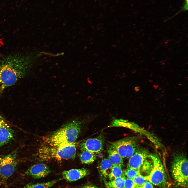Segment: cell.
Listing matches in <instances>:
<instances>
[{"label":"cell","mask_w":188,"mask_h":188,"mask_svg":"<svg viewBox=\"0 0 188 188\" xmlns=\"http://www.w3.org/2000/svg\"><path fill=\"white\" fill-rule=\"evenodd\" d=\"M29 56L11 55L0 63V95L7 88L15 84L27 74L31 66Z\"/></svg>","instance_id":"1"},{"label":"cell","mask_w":188,"mask_h":188,"mask_svg":"<svg viewBox=\"0 0 188 188\" xmlns=\"http://www.w3.org/2000/svg\"><path fill=\"white\" fill-rule=\"evenodd\" d=\"M82 125V121L77 119L66 123L44 137L45 145L57 147L75 143L81 132Z\"/></svg>","instance_id":"2"},{"label":"cell","mask_w":188,"mask_h":188,"mask_svg":"<svg viewBox=\"0 0 188 188\" xmlns=\"http://www.w3.org/2000/svg\"><path fill=\"white\" fill-rule=\"evenodd\" d=\"M75 143L61 146H52L45 145L39 149L37 155L40 159L47 161L53 159L58 160L72 159L75 157Z\"/></svg>","instance_id":"3"},{"label":"cell","mask_w":188,"mask_h":188,"mask_svg":"<svg viewBox=\"0 0 188 188\" xmlns=\"http://www.w3.org/2000/svg\"><path fill=\"white\" fill-rule=\"evenodd\" d=\"M188 165L187 158L181 154H176L173 156L171 164V171L175 183L184 188L188 186Z\"/></svg>","instance_id":"4"},{"label":"cell","mask_w":188,"mask_h":188,"mask_svg":"<svg viewBox=\"0 0 188 188\" xmlns=\"http://www.w3.org/2000/svg\"><path fill=\"white\" fill-rule=\"evenodd\" d=\"M152 161L153 166L148 175L145 176L147 180L152 184L161 188H166L168 184L167 175L158 156L156 154H149Z\"/></svg>","instance_id":"5"},{"label":"cell","mask_w":188,"mask_h":188,"mask_svg":"<svg viewBox=\"0 0 188 188\" xmlns=\"http://www.w3.org/2000/svg\"><path fill=\"white\" fill-rule=\"evenodd\" d=\"M19 150L0 156V181L5 183L16 171L19 164Z\"/></svg>","instance_id":"6"},{"label":"cell","mask_w":188,"mask_h":188,"mask_svg":"<svg viewBox=\"0 0 188 188\" xmlns=\"http://www.w3.org/2000/svg\"><path fill=\"white\" fill-rule=\"evenodd\" d=\"M138 140L137 137H128L110 143L122 158H128L134 154L138 148Z\"/></svg>","instance_id":"7"},{"label":"cell","mask_w":188,"mask_h":188,"mask_svg":"<svg viewBox=\"0 0 188 188\" xmlns=\"http://www.w3.org/2000/svg\"><path fill=\"white\" fill-rule=\"evenodd\" d=\"M15 136L14 130L0 115V149L12 142Z\"/></svg>","instance_id":"8"},{"label":"cell","mask_w":188,"mask_h":188,"mask_svg":"<svg viewBox=\"0 0 188 188\" xmlns=\"http://www.w3.org/2000/svg\"><path fill=\"white\" fill-rule=\"evenodd\" d=\"M104 138L102 134L98 137L87 139L80 143L79 147L81 151H87L95 154L100 153L103 150Z\"/></svg>","instance_id":"9"},{"label":"cell","mask_w":188,"mask_h":188,"mask_svg":"<svg viewBox=\"0 0 188 188\" xmlns=\"http://www.w3.org/2000/svg\"><path fill=\"white\" fill-rule=\"evenodd\" d=\"M111 127L122 126L127 127L134 131L144 135L150 141L154 138L155 136L152 133L140 127L136 124L122 119H113L110 125Z\"/></svg>","instance_id":"10"},{"label":"cell","mask_w":188,"mask_h":188,"mask_svg":"<svg viewBox=\"0 0 188 188\" xmlns=\"http://www.w3.org/2000/svg\"><path fill=\"white\" fill-rule=\"evenodd\" d=\"M149 154L146 149L138 147L134 154L130 158L127 168L140 170Z\"/></svg>","instance_id":"11"},{"label":"cell","mask_w":188,"mask_h":188,"mask_svg":"<svg viewBox=\"0 0 188 188\" xmlns=\"http://www.w3.org/2000/svg\"><path fill=\"white\" fill-rule=\"evenodd\" d=\"M51 172L50 168L47 165L42 163L34 164L25 172V175L35 179L45 177Z\"/></svg>","instance_id":"12"},{"label":"cell","mask_w":188,"mask_h":188,"mask_svg":"<svg viewBox=\"0 0 188 188\" xmlns=\"http://www.w3.org/2000/svg\"><path fill=\"white\" fill-rule=\"evenodd\" d=\"M89 171L84 168L73 169L64 171L62 173L63 178L66 181L72 182L77 181L88 175Z\"/></svg>","instance_id":"13"},{"label":"cell","mask_w":188,"mask_h":188,"mask_svg":"<svg viewBox=\"0 0 188 188\" xmlns=\"http://www.w3.org/2000/svg\"><path fill=\"white\" fill-rule=\"evenodd\" d=\"M113 166L109 160L104 158L99 163L98 168L100 177L101 179L105 181L110 173Z\"/></svg>","instance_id":"14"},{"label":"cell","mask_w":188,"mask_h":188,"mask_svg":"<svg viewBox=\"0 0 188 188\" xmlns=\"http://www.w3.org/2000/svg\"><path fill=\"white\" fill-rule=\"evenodd\" d=\"M108 159L113 166L122 167L123 165V158L121 157L114 147L110 144L107 148Z\"/></svg>","instance_id":"15"},{"label":"cell","mask_w":188,"mask_h":188,"mask_svg":"<svg viewBox=\"0 0 188 188\" xmlns=\"http://www.w3.org/2000/svg\"><path fill=\"white\" fill-rule=\"evenodd\" d=\"M81 151L79 154V157L82 163L90 164L92 163L96 159V154L87 151Z\"/></svg>","instance_id":"16"},{"label":"cell","mask_w":188,"mask_h":188,"mask_svg":"<svg viewBox=\"0 0 188 188\" xmlns=\"http://www.w3.org/2000/svg\"><path fill=\"white\" fill-rule=\"evenodd\" d=\"M61 179H60L45 182L29 183L22 188H49L53 186Z\"/></svg>","instance_id":"17"},{"label":"cell","mask_w":188,"mask_h":188,"mask_svg":"<svg viewBox=\"0 0 188 188\" xmlns=\"http://www.w3.org/2000/svg\"><path fill=\"white\" fill-rule=\"evenodd\" d=\"M126 177L124 173L122 176L108 182L111 186L115 188H125Z\"/></svg>","instance_id":"18"},{"label":"cell","mask_w":188,"mask_h":188,"mask_svg":"<svg viewBox=\"0 0 188 188\" xmlns=\"http://www.w3.org/2000/svg\"><path fill=\"white\" fill-rule=\"evenodd\" d=\"M124 174L122 167L118 166H113L111 171L108 177L110 181H112Z\"/></svg>","instance_id":"19"},{"label":"cell","mask_w":188,"mask_h":188,"mask_svg":"<svg viewBox=\"0 0 188 188\" xmlns=\"http://www.w3.org/2000/svg\"><path fill=\"white\" fill-rule=\"evenodd\" d=\"M124 172L127 178L132 179L140 174V170L132 168H127Z\"/></svg>","instance_id":"20"},{"label":"cell","mask_w":188,"mask_h":188,"mask_svg":"<svg viewBox=\"0 0 188 188\" xmlns=\"http://www.w3.org/2000/svg\"><path fill=\"white\" fill-rule=\"evenodd\" d=\"M133 180L136 186L139 187L142 186L148 181L145 177L141 174L136 177Z\"/></svg>","instance_id":"21"},{"label":"cell","mask_w":188,"mask_h":188,"mask_svg":"<svg viewBox=\"0 0 188 188\" xmlns=\"http://www.w3.org/2000/svg\"><path fill=\"white\" fill-rule=\"evenodd\" d=\"M125 188H134L136 186L133 179L126 177L125 182Z\"/></svg>","instance_id":"22"},{"label":"cell","mask_w":188,"mask_h":188,"mask_svg":"<svg viewBox=\"0 0 188 188\" xmlns=\"http://www.w3.org/2000/svg\"><path fill=\"white\" fill-rule=\"evenodd\" d=\"M76 188H98L95 185L90 183H87Z\"/></svg>","instance_id":"23"},{"label":"cell","mask_w":188,"mask_h":188,"mask_svg":"<svg viewBox=\"0 0 188 188\" xmlns=\"http://www.w3.org/2000/svg\"><path fill=\"white\" fill-rule=\"evenodd\" d=\"M142 188H154L152 184L147 181L142 186Z\"/></svg>","instance_id":"24"},{"label":"cell","mask_w":188,"mask_h":188,"mask_svg":"<svg viewBox=\"0 0 188 188\" xmlns=\"http://www.w3.org/2000/svg\"><path fill=\"white\" fill-rule=\"evenodd\" d=\"M106 188H115L110 184L108 182L104 181Z\"/></svg>","instance_id":"25"},{"label":"cell","mask_w":188,"mask_h":188,"mask_svg":"<svg viewBox=\"0 0 188 188\" xmlns=\"http://www.w3.org/2000/svg\"><path fill=\"white\" fill-rule=\"evenodd\" d=\"M188 0H185L184 6V9L185 10L187 9Z\"/></svg>","instance_id":"26"},{"label":"cell","mask_w":188,"mask_h":188,"mask_svg":"<svg viewBox=\"0 0 188 188\" xmlns=\"http://www.w3.org/2000/svg\"><path fill=\"white\" fill-rule=\"evenodd\" d=\"M135 89L136 91H138L139 90V87H136Z\"/></svg>","instance_id":"27"},{"label":"cell","mask_w":188,"mask_h":188,"mask_svg":"<svg viewBox=\"0 0 188 188\" xmlns=\"http://www.w3.org/2000/svg\"><path fill=\"white\" fill-rule=\"evenodd\" d=\"M134 188H142V186L141 187H139L138 186H136Z\"/></svg>","instance_id":"28"}]
</instances>
